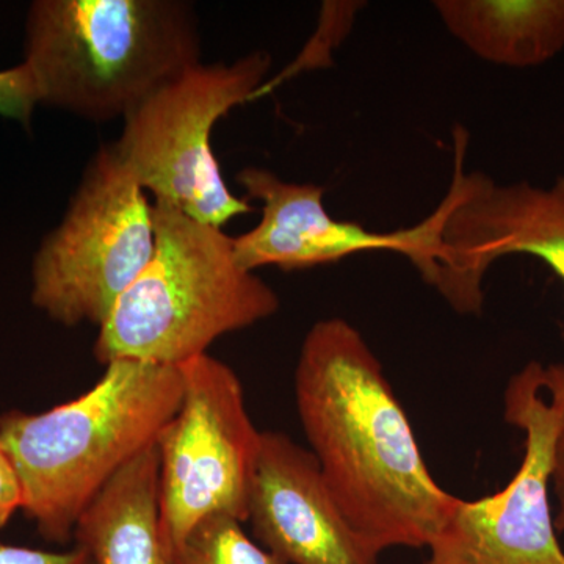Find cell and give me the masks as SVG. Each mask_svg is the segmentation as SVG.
I'll return each instance as SVG.
<instances>
[{"label":"cell","mask_w":564,"mask_h":564,"mask_svg":"<svg viewBox=\"0 0 564 564\" xmlns=\"http://www.w3.org/2000/svg\"><path fill=\"white\" fill-rule=\"evenodd\" d=\"M152 217L154 254L98 328L99 364L182 366L280 311L276 292L240 265L221 228L155 199Z\"/></svg>","instance_id":"277c9868"},{"label":"cell","mask_w":564,"mask_h":564,"mask_svg":"<svg viewBox=\"0 0 564 564\" xmlns=\"http://www.w3.org/2000/svg\"><path fill=\"white\" fill-rule=\"evenodd\" d=\"M24 63L40 102L107 122L202 63V36L181 0H39Z\"/></svg>","instance_id":"3957f363"},{"label":"cell","mask_w":564,"mask_h":564,"mask_svg":"<svg viewBox=\"0 0 564 564\" xmlns=\"http://www.w3.org/2000/svg\"><path fill=\"white\" fill-rule=\"evenodd\" d=\"M180 366L113 361L91 389L44 413L0 414L22 510L43 540H73L80 516L111 478L158 443L180 410Z\"/></svg>","instance_id":"7a4b0ae2"},{"label":"cell","mask_w":564,"mask_h":564,"mask_svg":"<svg viewBox=\"0 0 564 564\" xmlns=\"http://www.w3.org/2000/svg\"><path fill=\"white\" fill-rule=\"evenodd\" d=\"M0 564H95L80 545L69 551L52 552L0 543Z\"/></svg>","instance_id":"e0dca14e"},{"label":"cell","mask_w":564,"mask_h":564,"mask_svg":"<svg viewBox=\"0 0 564 564\" xmlns=\"http://www.w3.org/2000/svg\"><path fill=\"white\" fill-rule=\"evenodd\" d=\"M154 248L152 203L113 144H104L33 258L32 303L63 326L101 328Z\"/></svg>","instance_id":"8992f818"},{"label":"cell","mask_w":564,"mask_h":564,"mask_svg":"<svg viewBox=\"0 0 564 564\" xmlns=\"http://www.w3.org/2000/svg\"><path fill=\"white\" fill-rule=\"evenodd\" d=\"M22 510V489L9 452L0 441V532Z\"/></svg>","instance_id":"ac0fdd59"},{"label":"cell","mask_w":564,"mask_h":564,"mask_svg":"<svg viewBox=\"0 0 564 564\" xmlns=\"http://www.w3.org/2000/svg\"><path fill=\"white\" fill-rule=\"evenodd\" d=\"M73 538L95 564H169L159 518L158 445L111 478L80 516Z\"/></svg>","instance_id":"7c38bea8"},{"label":"cell","mask_w":564,"mask_h":564,"mask_svg":"<svg viewBox=\"0 0 564 564\" xmlns=\"http://www.w3.org/2000/svg\"><path fill=\"white\" fill-rule=\"evenodd\" d=\"M36 104H40L39 87L31 68L25 63L0 70V115L2 117L20 121L29 128Z\"/></svg>","instance_id":"2e32d148"},{"label":"cell","mask_w":564,"mask_h":564,"mask_svg":"<svg viewBox=\"0 0 564 564\" xmlns=\"http://www.w3.org/2000/svg\"><path fill=\"white\" fill-rule=\"evenodd\" d=\"M295 403L310 451L356 532L378 552L430 547L458 497L434 480L383 366L351 323L325 318L307 332Z\"/></svg>","instance_id":"6da1fadb"},{"label":"cell","mask_w":564,"mask_h":564,"mask_svg":"<svg viewBox=\"0 0 564 564\" xmlns=\"http://www.w3.org/2000/svg\"><path fill=\"white\" fill-rule=\"evenodd\" d=\"M247 522L285 564H380L381 552L340 510L313 452L284 433L261 432Z\"/></svg>","instance_id":"8fae6325"},{"label":"cell","mask_w":564,"mask_h":564,"mask_svg":"<svg viewBox=\"0 0 564 564\" xmlns=\"http://www.w3.org/2000/svg\"><path fill=\"white\" fill-rule=\"evenodd\" d=\"M452 36L507 68H534L564 50V0H436Z\"/></svg>","instance_id":"4fadbf2b"},{"label":"cell","mask_w":564,"mask_h":564,"mask_svg":"<svg viewBox=\"0 0 564 564\" xmlns=\"http://www.w3.org/2000/svg\"><path fill=\"white\" fill-rule=\"evenodd\" d=\"M177 413L158 437L159 518L166 563L188 532L212 514L247 522L261 432L242 381L209 352L182 364Z\"/></svg>","instance_id":"52a82bcc"},{"label":"cell","mask_w":564,"mask_h":564,"mask_svg":"<svg viewBox=\"0 0 564 564\" xmlns=\"http://www.w3.org/2000/svg\"><path fill=\"white\" fill-rule=\"evenodd\" d=\"M272 68L265 52L232 63H198L133 107L113 148L155 202L221 228L252 212L234 195L212 150L215 124L261 98Z\"/></svg>","instance_id":"5b68a950"},{"label":"cell","mask_w":564,"mask_h":564,"mask_svg":"<svg viewBox=\"0 0 564 564\" xmlns=\"http://www.w3.org/2000/svg\"><path fill=\"white\" fill-rule=\"evenodd\" d=\"M454 143V176L443 199L444 258L430 285L458 313L478 314L484 307L485 274L510 254L541 259L564 284V176L551 187L497 184L484 173L464 169V129H455Z\"/></svg>","instance_id":"9c48e42d"},{"label":"cell","mask_w":564,"mask_h":564,"mask_svg":"<svg viewBox=\"0 0 564 564\" xmlns=\"http://www.w3.org/2000/svg\"><path fill=\"white\" fill-rule=\"evenodd\" d=\"M540 380L558 413L551 486L556 499L555 529L556 532H564V364H540Z\"/></svg>","instance_id":"9a60e30c"},{"label":"cell","mask_w":564,"mask_h":564,"mask_svg":"<svg viewBox=\"0 0 564 564\" xmlns=\"http://www.w3.org/2000/svg\"><path fill=\"white\" fill-rule=\"evenodd\" d=\"M503 410L505 421L525 434L521 467L502 491L458 497L426 564H564L549 500L558 413L541 384L540 362L511 378Z\"/></svg>","instance_id":"ba28073f"},{"label":"cell","mask_w":564,"mask_h":564,"mask_svg":"<svg viewBox=\"0 0 564 564\" xmlns=\"http://www.w3.org/2000/svg\"><path fill=\"white\" fill-rule=\"evenodd\" d=\"M169 564H285L256 544L243 522L228 514L199 521L182 541Z\"/></svg>","instance_id":"5bb4252c"},{"label":"cell","mask_w":564,"mask_h":564,"mask_svg":"<svg viewBox=\"0 0 564 564\" xmlns=\"http://www.w3.org/2000/svg\"><path fill=\"white\" fill-rule=\"evenodd\" d=\"M237 181L248 198L262 204L258 226L234 239L237 261L250 272L270 265L293 272L361 252L392 251L406 256L430 284L444 258L443 202L413 228L375 232L329 215L322 185L288 182L258 166L243 169Z\"/></svg>","instance_id":"30bf717a"}]
</instances>
